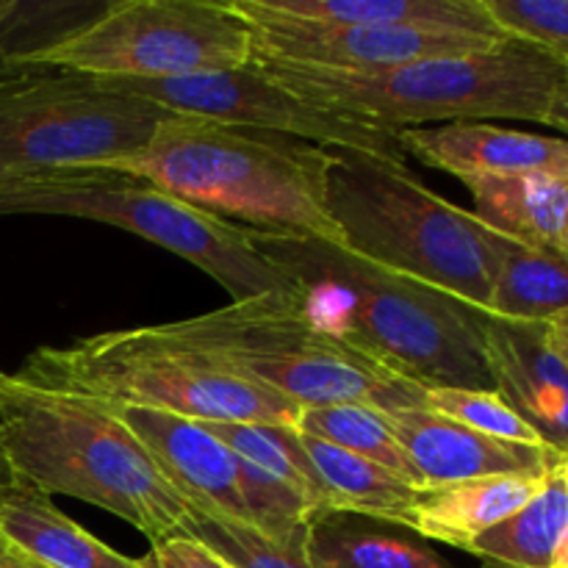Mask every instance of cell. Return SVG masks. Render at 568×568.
Returning <instances> with one entry per match:
<instances>
[{"instance_id":"obj_1","label":"cell","mask_w":568,"mask_h":568,"mask_svg":"<svg viewBox=\"0 0 568 568\" xmlns=\"http://www.w3.org/2000/svg\"><path fill=\"white\" fill-rule=\"evenodd\" d=\"M250 242L294 283L322 331L381 369L425 392H494L483 338L486 311L327 239L250 231Z\"/></svg>"},{"instance_id":"obj_2","label":"cell","mask_w":568,"mask_h":568,"mask_svg":"<svg viewBox=\"0 0 568 568\" xmlns=\"http://www.w3.org/2000/svg\"><path fill=\"white\" fill-rule=\"evenodd\" d=\"M103 170L142 178L170 197L250 231L338 244L325 211V148L175 114L133 159Z\"/></svg>"},{"instance_id":"obj_3","label":"cell","mask_w":568,"mask_h":568,"mask_svg":"<svg viewBox=\"0 0 568 568\" xmlns=\"http://www.w3.org/2000/svg\"><path fill=\"white\" fill-rule=\"evenodd\" d=\"M0 444L22 486L98 505L150 544L183 532L192 508L109 405L0 372Z\"/></svg>"},{"instance_id":"obj_4","label":"cell","mask_w":568,"mask_h":568,"mask_svg":"<svg viewBox=\"0 0 568 568\" xmlns=\"http://www.w3.org/2000/svg\"><path fill=\"white\" fill-rule=\"evenodd\" d=\"M325 211L344 250L488 311L508 239L438 197L405 164L325 148Z\"/></svg>"},{"instance_id":"obj_5","label":"cell","mask_w":568,"mask_h":568,"mask_svg":"<svg viewBox=\"0 0 568 568\" xmlns=\"http://www.w3.org/2000/svg\"><path fill=\"white\" fill-rule=\"evenodd\" d=\"M264 70L308 103L392 131L497 116L544 125L566 81V67L552 53L514 37L480 53L442 55L381 72Z\"/></svg>"},{"instance_id":"obj_6","label":"cell","mask_w":568,"mask_h":568,"mask_svg":"<svg viewBox=\"0 0 568 568\" xmlns=\"http://www.w3.org/2000/svg\"><path fill=\"white\" fill-rule=\"evenodd\" d=\"M155 331L300 408L361 403L394 414L427 405L425 388L399 381L322 331L297 288L166 322Z\"/></svg>"},{"instance_id":"obj_7","label":"cell","mask_w":568,"mask_h":568,"mask_svg":"<svg viewBox=\"0 0 568 568\" xmlns=\"http://www.w3.org/2000/svg\"><path fill=\"white\" fill-rule=\"evenodd\" d=\"M14 377L44 392L166 410L197 422L294 425L303 414L292 399L231 375L155 327L100 333L70 347H39Z\"/></svg>"},{"instance_id":"obj_8","label":"cell","mask_w":568,"mask_h":568,"mask_svg":"<svg viewBox=\"0 0 568 568\" xmlns=\"http://www.w3.org/2000/svg\"><path fill=\"white\" fill-rule=\"evenodd\" d=\"M172 111L103 78L0 59V183L103 170L142 153Z\"/></svg>"},{"instance_id":"obj_9","label":"cell","mask_w":568,"mask_h":568,"mask_svg":"<svg viewBox=\"0 0 568 568\" xmlns=\"http://www.w3.org/2000/svg\"><path fill=\"white\" fill-rule=\"evenodd\" d=\"M9 214L78 216L131 231L214 277L233 303L294 292V283L253 247L247 227L203 214L122 172L61 170L0 183V216Z\"/></svg>"},{"instance_id":"obj_10","label":"cell","mask_w":568,"mask_h":568,"mask_svg":"<svg viewBox=\"0 0 568 568\" xmlns=\"http://www.w3.org/2000/svg\"><path fill=\"white\" fill-rule=\"evenodd\" d=\"M14 55L94 78L161 81L253 64V31L231 3L122 0L87 26Z\"/></svg>"},{"instance_id":"obj_11","label":"cell","mask_w":568,"mask_h":568,"mask_svg":"<svg viewBox=\"0 0 568 568\" xmlns=\"http://www.w3.org/2000/svg\"><path fill=\"white\" fill-rule=\"evenodd\" d=\"M120 92L136 94L161 109L181 116L225 122V125L250 128V131L275 133V136L303 139L320 148L361 150L381 159L405 164V150L399 131L349 120L331 109L308 103L288 92L264 67L253 64L236 70L203 72L186 78H161V81H128V78H103Z\"/></svg>"},{"instance_id":"obj_12","label":"cell","mask_w":568,"mask_h":568,"mask_svg":"<svg viewBox=\"0 0 568 568\" xmlns=\"http://www.w3.org/2000/svg\"><path fill=\"white\" fill-rule=\"evenodd\" d=\"M233 11L253 31V61L320 72H381L442 55L480 53L505 39L438 33L388 26H320L261 11L253 0H233ZM510 39V37H508Z\"/></svg>"},{"instance_id":"obj_13","label":"cell","mask_w":568,"mask_h":568,"mask_svg":"<svg viewBox=\"0 0 568 568\" xmlns=\"http://www.w3.org/2000/svg\"><path fill=\"white\" fill-rule=\"evenodd\" d=\"M109 408L142 442L161 475L189 508L253 527L242 460L214 433L205 430L203 422L128 405Z\"/></svg>"},{"instance_id":"obj_14","label":"cell","mask_w":568,"mask_h":568,"mask_svg":"<svg viewBox=\"0 0 568 568\" xmlns=\"http://www.w3.org/2000/svg\"><path fill=\"white\" fill-rule=\"evenodd\" d=\"M494 392L538 433L555 455H568V366L547 344V322H508L483 314Z\"/></svg>"},{"instance_id":"obj_15","label":"cell","mask_w":568,"mask_h":568,"mask_svg":"<svg viewBox=\"0 0 568 568\" xmlns=\"http://www.w3.org/2000/svg\"><path fill=\"white\" fill-rule=\"evenodd\" d=\"M388 422L425 488L497 475L547 477L560 460V455L547 447H525L469 430L460 422L433 414L427 405L394 410Z\"/></svg>"},{"instance_id":"obj_16","label":"cell","mask_w":568,"mask_h":568,"mask_svg":"<svg viewBox=\"0 0 568 568\" xmlns=\"http://www.w3.org/2000/svg\"><path fill=\"white\" fill-rule=\"evenodd\" d=\"M405 155L449 175L469 178H568V139L510 131L488 122H447L399 131Z\"/></svg>"},{"instance_id":"obj_17","label":"cell","mask_w":568,"mask_h":568,"mask_svg":"<svg viewBox=\"0 0 568 568\" xmlns=\"http://www.w3.org/2000/svg\"><path fill=\"white\" fill-rule=\"evenodd\" d=\"M261 11L320 26H388L508 39L483 0H253Z\"/></svg>"},{"instance_id":"obj_18","label":"cell","mask_w":568,"mask_h":568,"mask_svg":"<svg viewBox=\"0 0 568 568\" xmlns=\"http://www.w3.org/2000/svg\"><path fill=\"white\" fill-rule=\"evenodd\" d=\"M471 214L499 236L568 258V178H469Z\"/></svg>"},{"instance_id":"obj_19","label":"cell","mask_w":568,"mask_h":568,"mask_svg":"<svg viewBox=\"0 0 568 568\" xmlns=\"http://www.w3.org/2000/svg\"><path fill=\"white\" fill-rule=\"evenodd\" d=\"M305 558L311 568H458L410 527L344 510L308 521Z\"/></svg>"},{"instance_id":"obj_20","label":"cell","mask_w":568,"mask_h":568,"mask_svg":"<svg viewBox=\"0 0 568 568\" xmlns=\"http://www.w3.org/2000/svg\"><path fill=\"white\" fill-rule=\"evenodd\" d=\"M0 538L44 568H142L61 514L48 494L22 483L0 499Z\"/></svg>"},{"instance_id":"obj_21","label":"cell","mask_w":568,"mask_h":568,"mask_svg":"<svg viewBox=\"0 0 568 568\" xmlns=\"http://www.w3.org/2000/svg\"><path fill=\"white\" fill-rule=\"evenodd\" d=\"M547 477L497 475L419 491L410 514V530L427 541L466 549L480 532L525 508Z\"/></svg>"},{"instance_id":"obj_22","label":"cell","mask_w":568,"mask_h":568,"mask_svg":"<svg viewBox=\"0 0 568 568\" xmlns=\"http://www.w3.org/2000/svg\"><path fill=\"white\" fill-rule=\"evenodd\" d=\"M300 444L322 483L327 514L344 510V514H364L410 527L419 488L408 486L372 460L344 453L333 444L316 442L305 433H300Z\"/></svg>"},{"instance_id":"obj_23","label":"cell","mask_w":568,"mask_h":568,"mask_svg":"<svg viewBox=\"0 0 568 568\" xmlns=\"http://www.w3.org/2000/svg\"><path fill=\"white\" fill-rule=\"evenodd\" d=\"M566 532L568 497L552 471L525 508L480 532L464 552L486 568H552Z\"/></svg>"},{"instance_id":"obj_24","label":"cell","mask_w":568,"mask_h":568,"mask_svg":"<svg viewBox=\"0 0 568 568\" xmlns=\"http://www.w3.org/2000/svg\"><path fill=\"white\" fill-rule=\"evenodd\" d=\"M564 311H568V258L508 239L486 314L508 322H549Z\"/></svg>"},{"instance_id":"obj_25","label":"cell","mask_w":568,"mask_h":568,"mask_svg":"<svg viewBox=\"0 0 568 568\" xmlns=\"http://www.w3.org/2000/svg\"><path fill=\"white\" fill-rule=\"evenodd\" d=\"M239 460L255 466L266 477L286 486L305 508L311 519L327 514L325 491L300 444L294 425H244V422H203Z\"/></svg>"},{"instance_id":"obj_26","label":"cell","mask_w":568,"mask_h":568,"mask_svg":"<svg viewBox=\"0 0 568 568\" xmlns=\"http://www.w3.org/2000/svg\"><path fill=\"white\" fill-rule=\"evenodd\" d=\"M294 427L305 433V436L316 438V442L333 444V447L344 449V453L372 460V464L392 471L394 477H399L408 486L425 491L419 471L414 469V464L405 455L397 433L392 430L386 410H377L372 405L361 403L316 405V408H303Z\"/></svg>"},{"instance_id":"obj_27","label":"cell","mask_w":568,"mask_h":568,"mask_svg":"<svg viewBox=\"0 0 568 568\" xmlns=\"http://www.w3.org/2000/svg\"><path fill=\"white\" fill-rule=\"evenodd\" d=\"M183 532L197 538L233 568H311L305 558V544H281L255 527L225 516L189 510Z\"/></svg>"},{"instance_id":"obj_28","label":"cell","mask_w":568,"mask_h":568,"mask_svg":"<svg viewBox=\"0 0 568 568\" xmlns=\"http://www.w3.org/2000/svg\"><path fill=\"white\" fill-rule=\"evenodd\" d=\"M425 403L433 414L460 422L469 430L483 433L488 438L525 444V447H547L538 438V433L497 392H483V388H436V392H427Z\"/></svg>"},{"instance_id":"obj_29","label":"cell","mask_w":568,"mask_h":568,"mask_svg":"<svg viewBox=\"0 0 568 568\" xmlns=\"http://www.w3.org/2000/svg\"><path fill=\"white\" fill-rule=\"evenodd\" d=\"M508 37L552 53L568 75V0H483Z\"/></svg>"},{"instance_id":"obj_30","label":"cell","mask_w":568,"mask_h":568,"mask_svg":"<svg viewBox=\"0 0 568 568\" xmlns=\"http://www.w3.org/2000/svg\"><path fill=\"white\" fill-rule=\"evenodd\" d=\"M139 564L142 568H233L225 558L211 552L189 532H178L164 541L150 544V552Z\"/></svg>"},{"instance_id":"obj_31","label":"cell","mask_w":568,"mask_h":568,"mask_svg":"<svg viewBox=\"0 0 568 568\" xmlns=\"http://www.w3.org/2000/svg\"><path fill=\"white\" fill-rule=\"evenodd\" d=\"M547 344L552 353L568 366V311L547 322Z\"/></svg>"},{"instance_id":"obj_32","label":"cell","mask_w":568,"mask_h":568,"mask_svg":"<svg viewBox=\"0 0 568 568\" xmlns=\"http://www.w3.org/2000/svg\"><path fill=\"white\" fill-rule=\"evenodd\" d=\"M544 125L558 128V131L566 133V139H568V75H566L564 87H560L558 92H555L552 105H549L547 120H544Z\"/></svg>"},{"instance_id":"obj_33","label":"cell","mask_w":568,"mask_h":568,"mask_svg":"<svg viewBox=\"0 0 568 568\" xmlns=\"http://www.w3.org/2000/svg\"><path fill=\"white\" fill-rule=\"evenodd\" d=\"M14 486H17V477H14V471H11L9 460H6L3 444H0V499H3Z\"/></svg>"},{"instance_id":"obj_34","label":"cell","mask_w":568,"mask_h":568,"mask_svg":"<svg viewBox=\"0 0 568 568\" xmlns=\"http://www.w3.org/2000/svg\"><path fill=\"white\" fill-rule=\"evenodd\" d=\"M0 568H44L39 564H33V560L22 558V555L11 552V555H0Z\"/></svg>"},{"instance_id":"obj_35","label":"cell","mask_w":568,"mask_h":568,"mask_svg":"<svg viewBox=\"0 0 568 568\" xmlns=\"http://www.w3.org/2000/svg\"><path fill=\"white\" fill-rule=\"evenodd\" d=\"M555 477H558V483L564 486V491L568 497V455H564V458L558 460V466H555Z\"/></svg>"},{"instance_id":"obj_36","label":"cell","mask_w":568,"mask_h":568,"mask_svg":"<svg viewBox=\"0 0 568 568\" xmlns=\"http://www.w3.org/2000/svg\"><path fill=\"white\" fill-rule=\"evenodd\" d=\"M552 568H568V532L564 536V541H560Z\"/></svg>"},{"instance_id":"obj_37","label":"cell","mask_w":568,"mask_h":568,"mask_svg":"<svg viewBox=\"0 0 568 568\" xmlns=\"http://www.w3.org/2000/svg\"><path fill=\"white\" fill-rule=\"evenodd\" d=\"M11 552H14V549H11L9 544H6L3 538H0V555H11Z\"/></svg>"},{"instance_id":"obj_38","label":"cell","mask_w":568,"mask_h":568,"mask_svg":"<svg viewBox=\"0 0 568 568\" xmlns=\"http://www.w3.org/2000/svg\"><path fill=\"white\" fill-rule=\"evenodd\" d=\"M3 11H6V9H3V6H0V26H3ZM3 55H6V53H3V44H0V59H3Z\"/></svg>"}]
</instances>
